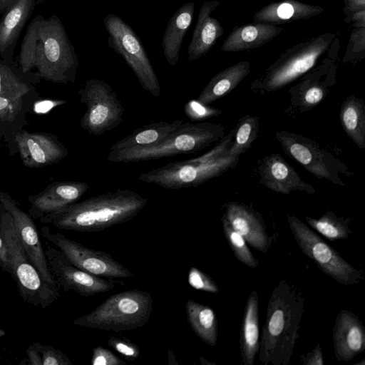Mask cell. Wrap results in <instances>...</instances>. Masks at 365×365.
<instances>
[{
	"label": "cell",
	"mask_w": 365,
	"mask_h": 365,
	"mask_svg": "<svg viewBox=\"0 0 365 365\" xmlns=\"http://www.w3.org/2000/svg\"><path fill=\"white\" fill-rule=\"evenodd\" d=\"M222 222L224 235L236 258L251 268L257 267L259 260L255 257L249 249L245 238L232 227L223 216Z\"/></svg>",
	"instance_id": "35"
},
{
	"label": "cell",
	"mask_w": 365,
	"mask_h": 365,
	"mask_svg": "<svg viewBox=\"0 0 365 365\" xmlns=\"http://www.w3.org/2000/svg\"><path fill=\"white\" fill-rule=\"evenodd\" d=\"M46 0H36V6L39 5L40 4L44 2Z\"/></svg>",
	"instance_id": "48"
},
{
	"label": "cell",
	"mask_w": 365,
	"mask_h": 365,
	"mask_svg": "<svg viewBox=\"0 0 365 365\" xmlns=\"http://www.w3.org/2000/svg\"><path fill=\"white\" fill-rule=\"evenodd\" d=\"M46 247L48 265L59 289L73 291L82 297H93L110 291L118 284L113 279L96 276L76 267L48 241Z\"/></svg>",
	"instance_id": "14"
},
{
	"label": "cell",
	"mask_w": 365,
	"mask_h": 365,
	"mask_svg": "<svg viewBox=\"0 0 365 365\" xmlns=\"http://www.w3.org/2000/svg\"><path fill=\"white\" fill-rule=\"evenodd\" d=\"M344 21L353 27H365V9L345 16Z\"/></svg>",
	"instance_id": "43"
},
{
	"label": "cell",
	"mask_w": 365,
	"mask_h": 365,
	"mask_svg": "<svg viewBox=\"0 0 365 365\" xmlns=\"http://www.w3.org/2000/svg\"><path fill=\"white\" fill-rule=\"evenodd\" d=\"M223 217L255 250L266 253L273 240L269 237L262 215L243 203L230 202L225 205Z\"/></svg>",
	"instance_id": "18"
},
{
	"label": "cell",
	"mask_w": 365,
	"mask_h": 365,
	"mask_svg": "<svg viewBox=\"0 0 365 365\" xmlns=\"http://www.w3.org/2000/svg\"><path fill=\"white\" fill-rule=\"evenodd\" d=\"M235 134L229 150L231 156L240 157L256 140L259 130L257 117L246 115L242 117L235 127Z\"/></svg>",
	"instance_id": "34"
},
{
	"label": "cell",
	"mask_w": 365,
	"mask_h": 365,
	"mask_svg": "<svg viewBox=\"0 0 365 365\" xmlns=\"http://www.w3.org/2000/svg\"><path fill=\"white\" fill-rule=\"evenodd\" d=\"M250 66L249 61H242L219 72L208 82L197 100L209 105L229 93L250 73Z\"/></svg>",
	"instance_id": "28"
},
{
	"label": "cell",
	"mask_w": 365,
	"mask_h": 365,
	"mask_svg": "<svg viewBox=\"0 0 365 365\" xmlns=\"http://www.w3.org/2000/svg\"><path fill=\"white\" fill-rule=\"evenodd\" d=\"M260 182L269 190L282 194L299 190L313 195L314 187L304 181L294 169L278 153L265 156L257 168Z\"/></svg>",
	"instance_id": "19"
},
{
	"label": "cell",
	"mask_w": 365,
	"mask_h": 365,
	"mask_svg": "<svg viewBox=\"0 0 365 365\" xmlns=\"http://www.w3.org/2000/svg\"><path fill=\"white\" fill-rule=\"evenodd\" d=\"M194 9V2L183 4L175 12L167 24L163 36L162 48L167 62L171 66H175L179 61L181 45L192 24Z\"/></svg>",
	"instance_id": "26"
},
{
	"label": "cell",
	"mask_w": 365,
	"mask_h": 365,
	"mask_svg": "<svg viewBox=\"0 0 365 365\" xmlns=\"http://www.w3.org/2000/svg\"><path fill=\"white\" fill-rule=\"evenodd\" d=\"M151 294L138 289L114 294L73 324L105 331H130L145 326L153 312Z\"/></svg>",
	"instance_id": "7"
},
{
	"label": "cell",
	"mask_w": 365,
	"mask_h": 365,
	"mask_svg": "<svg viewBox=\"0 0 365 365\" xmlns=\"http://www.w3.org/2000/svg\"><path fill=\"white\" fill-rule=\"evenodd\" d=\"M361 364V362H359V363H356V364ZM364 364H365V361H364V360H363V363H362V364H363V365H364Z\"/></svg>",
	"instance_id": "50"
},
{
	"label": "cell",
	"mask_w": 365,
	"mask_h": 365,
	"mask_svg": "<svg viewBox=\"0 0 365 365\" xmlns=\"http://www.w3.org/2000/svg\"><path fill=\"white\" fill-rule=\"evenodd\" d=\"M37 82L22 73L16 62L8 63L0 58V97L17 98L36 90Z\"/></svg>",
	"instance_id": "32"
},
{
	"label": "cell",
	"mask_w": 365,
	"mask_h": 365,
	"mask_svg": "<svg viewBox=\"0 0 365 365\" xmlns=\"http://www.w3.org/2000/svg\"><path fill=\"white\" fill-rule=\"evenodd\" d=\"M235 128L210 151L195 158L171 162L165 165L142 173L139 180L165 189L197 187L233 168L239 157L231 156Z\"/></svg>",
	"instance_id": "4"
},
{
	"label": "cell",
	"mask_w": 365,
	"mask_h": 365,
	"mask_svg": "<svg viewBox=\"0 0 365 365\" xmlns=\"http://www.w3.org/2000/svg\"><path fill=\"white\" fill-rule=\"evenodd\" d=\"M5 335V331L2 329H0V338Z\"/></svg>",
	"instance_id": "49"
},
{
	"label": "cell",
	"mask_w": 365,
	"mask_h": 365,
	"mask_svg": "<svg viewBox=\"0 0 365 365\" xmlns=\"http://www.w3.org/2000/svg\"><path fill=\"white\" fill-rule=\"evenodd\" d=\"M275 137L284 153L300 163L318 179H324L340 186L344 185L341 173L348 175L349 170L331 153L323 150L314 140L301 134L282 130Z\"/></svg>",
	"instance_id": "12"
},
{
	"label": "cell",
	"mask_w": 365,
	"mask_h": 365,
	"mask_svg": "<svg viewBox=\"0 0 365 365\" xmlns=\"http://www.w3.org/2000/svg\"><path fill=\"white\" fill-rule=\"evenodd\" d=\"M28 356V364L31 365H42L41 356L34 344L30 345L26 349Z\"/></svg>",
	"instance_id": "45"
},
{
	"label": "cell",
	"mask_w": 365,
	"mask_h": 365,
	"mask_svg": "<svg viewBox=\"0 0 365 365\" xmlns=\"http://www.w3.org/2000/svg\"><path fill=\"white\" fill-rule=\"evenodd\" d=\"M33 344L41 354L42 365H72L70 359L60 349L39 342Z\"/></svg>",
	"instance_id": "38"
},
{
	"label": "cell",
	"mask_w": 365,
	"mask_h": 365,
	"mask_svg": "<svg viewBox=\"0 0 365 365\" xmlns=\"http://www.w3.org/2000/svg\"><path fill=\"white\" fill-rule=\"evenodd\" d=\"M335 33H325L304 40L282 53L252 84V88L274 91L297 80L316 65L331 48Z\"/></svg>",
	"instance_id": "8"
},
{
	"label": "cell",
	"mask_w": 365,
	"mask_h": 365,
	"mask_svg": "<svg viewBox=\"0 0 365 365\" xmlns=\"http://www.w3.org/2000/svg\"><path fill=\"white\" fill-rule=\"evenodd\" d=\"M187 322L195 334L210 346L217 341V319L212 308L188 299L185 304Z\"/></svg>",
	"instance_id": "30"
},
{
	"label": "cell",
	"mask_w": 365,
	"mask_h": 365,
	"mask_svg": "<svg viewBox=\"0 0 365 365\" xmlns=\"http://www.w3.org/2000/svg\"><path fill=\"white\" fill-rule=\"evenodd\" d=\"M287 219L301 251L323 273L344 285L358 284L364 279L361 271L353 267L336 250L299 219L291 215H288Z\"/></svg>",
	"instance_id": "9"
},
{
	"label": "cell",
	"mask_w": 365,
	"mask_h": 365,
	"mask_svg": "<svg viewBox=\"0 0 365 365\" xmlns=\"http://www.w3.org/2000/svg\"><path fill=\"white\" fill-rule=\"evenodd\" d=\"M0 237L6 251V267L19 292L27 303L41 309L51 305L60 289L45 282L28 258L15 229L11 215L0 203Z\"/></svg>",
	"instance_id": "6"
},
{
	"label": "cell",
	"mask_w": 365,
	"mask_h": 365,
	"mask_svg": "<svg viewBox=\"0 0 365 365\" xmlns=\"http://www.w3.org/2000/svg\"><path fill=\"white\" fill-rule=\"evenodd\" d=\"M148 199L130 189H118L69 204L38 219L61 230L101 232L135 217Z\"/></svg>",
	"instance_id": "2"
},
{
	"label": "cell",
	"mask_w": 365,
	"mask_h": 365,
	"mask_svg": "<svg viewBox=\"0 0 365 365\" xmlns=\"http://www.w3.org/2000/svg\"><path fill=\"white\" fill-rule=\"evenodd\" d=\"M259 298L253 290L247 298L240 332V348L244 365H253L259 350Z\"/></svg>",
	"instance_id": "27"
},
{
	"label": "cell",
	"mask_w": 365,
	"mask_h": 365,
	"mask_svg": "<svg viewBox=\"0 0 365 365\" xmlns=\"http://www.w3.org/2000/svg\"><path fill=\"white\" fill-rule=\"evenodd\" d=\"M91 364L93 365H125L124 361L102 346H98L93 349Z\"/></svg>",
	"instance_id": "41"
},
{
	"label": "cell",
	"mask_w": 365,
	"mask_h": 365,
	"mask_svg": "<svg viewBox=\"0 0 365 365\" xmlns=\"http://www.w3.org/2000/svg\"><path fill=\"white\" fill-rule=\"evenodd\" d=\"M182 123V120H175L172 122L160 121L150 123L116 142L110 147V150L154 144L176 130Z\"/></svg>",
	"instance_id": "31"
},
{
	"label": "cell",
	"mask_w": 365,
	"mask_h": 365,
	"mask_svg": "<svg viewBox=\"0 0 365 365\" xmlns=\"http://www.w3.org/2000/svg\"><path fill=\"white\" fill-rule=\"evenodd\" d=\"M225 136L224 127L210 122H185L158 143L118 150H110L107 160L132 163L156 160L180 154L195 153Z\"/></svg>",
	"instance_id": "5"
},
{
	"label": "cell",
	"mask_w": 365,
	"mask_h": 365,
	"mask_svg": "<svg viewBox=\"0 0 365 365\" xmlns=\"http://www.w3.org/2000/svg\"><path fill=\"white\" fill-rule=\"evenodd\" d=\"M304 312V297L294 284L282 279L272 290L259 340L263 365H289Z\"/></svg>",
	"instance_id": "3"
},
{
	"label": "cell",
	"mask_w": 365,
	"mask_h": 365,
	"mask_svg": "<svg viewBox=\"0 0 365 365\" xmlns=\"http://www.w3.org/2000/svg\"><path fill=\"white\" fill-rule=\"evenodd\" d=\"M39 98L36 91L17 98L0 97V139L4 138L10 155L16 153V134L28 123L26 113Z\"/></svg>",
	"instance_id": "21"
},
{
	"label": "cell",
	"mask_w": 365,
	"mask_h": 365,
	"mask_svg": "<svg viewBox=\"0 0 365 365\" xmlns=\"http://www.w3.org/2000/svg\"><path fill=\"white\" fill-rule=\"evenodd\" d=\"M16 63L34 78L54 83H74L79 60L61 19L36 15L29 22Z\"/></svg>",
	"instance_id": "1"
},
{
	"label": "cell",
	"mask_w": 365,
	"mask_h": 365,
	"mask_svg": "<svg viewBox=\"0 0 365 365\" xmlns=\"http://www.w3.org/2000/svg\"><path fill=\"white\" fill-rule=\"evenodd\" d=\"M189 284L195 289L217 293L219 287L215 282L207 274L196 267H191L188 272Z\"/></svg>",
	"instance_id": "39"
},
{
	"label": "cell",
	"mask_w": 365,
	"mask_h": 365,
	"mask_svg": "<svg viewBox=\"0 0 365 365\" xmlns=\"http://www.w3.org/2000/svg\"><path fill=\"white\" fill-rule=\"evenodd\" d=\"M301 361L304 365H323L322 351L319 343L311 351L302 356Z\"/></svg>",
	"instance_id": "42"
},
{
	"label": "cell",
	"mask_w": 365,
	"mask_h": 365,
	"mask_svg": "<svg viewBox=\"0 0 365 365\" xmlns=\"http://www.w3.org/2000/svg\"><path fill=\"white\" fill-rule=\"evenodd\" d=\"M343 11L345 16L365 9V0H343Z\"/></svg>",
	"instance_id": "44"
},
{
	"label": "cell",
	"mask_w": 365,
	"mask_h": 365,
	"mask_svg": "<svg viewBox=\"0 0 365 365\" xmlns=\"http://www.w3.org/2000/svg\"><path fill=\"white\" fill-rule=\"evenodd\" d=\"M324 11L319 5L305 4L297 0H282L272 2L255 12L254 23H262L276 26L277 24L308 19Z\"/></svg>",
	"instance_id": "24"
},
{
	"label": "cell",
	"mask_w": 365,
	"mask_h": 365,
	"mask_svg": "<svg viewBox=\"0 0 365 365\" xmlns=\"http://www.w3.org/2000/svg\"><path fill=\"white\" fill-rule=\"evenodd\" d=\"M40 235L55 245L73 265L85 272L110 279L133 275L108 253L86 247L61 233L52 232L48 227H42Z\"/></svg>",
	"instance_id": "13"
},
{
	"label": "cell",
	"mask_w": 365,
	"mask_h": 365,
	"mask_svg": "<svg viewBox=\"0 0 365 365\" xmlns=\"http://www.w3.org/2000/svg\"><path fill=\"white\" fill-rule=\"evenodd\" d=\"M16 1V0H0V14H3Z\"/></svg>",
	"instance_id": "47"
},
{
	"label": "cell",
	"mask_w": 365,
	"mask_h": 365,
	"mask_svg": "<svg viewBox=\"0 0 365 365\" xmlns=\"http://www.w3.org/2000/svg\"><path fill=\"white\" fill-rule=\"evenodd\" d=\"M305 220L311 227L332 241L347 239L351 234L350 219L338 217L332 210H327L319 219L307 216Z\"/></svg>",
	"instance_id": "33"
},
{
	"label": "cell",
	"mask_w": 365,
	"mask_h": 365,
	"mask_svg": "<svg viewBox=\"0 0 365 365\" xmlns=\"http://www.w3.org/2000/svg\"><path fill=\"white\" fill-rule=\"evenodd\" d=\"M90 188V185L79 181L54 182L41 192L28 197L29 214L40 219L69 204L78 201Z\"/></svg>",
	"instance_id": "17"
},
{
	"label": "cell",
	"mask_w": 365,
	"mask_h": 365,
	"mask_svg": "<svg viewBox=\"0 0 365 365\" xmlns=\"http://www.w3.org/2000/svg\"><path fill=\"white\" fill-rule=\"evenodd\" d=\"M103 24L109 36L108 45L120 55L133 70L143 88L155 97L160 95L158 76L140 38L120 16L108 14Z\"/></svg>",
	"instance_id": "10"
},
{
	"label": "cell",
	"mask_w": 365,
	"mask_h": 365,
	"mask_svg": "<svg viewBox=\"0 0 365 365\" xmlns=\"http://www.w3.org/2000/svg\"><path fill=\"white\" fill-rule=\"evenodd\" d=\"M283 31L274 25L252 23L235 27L221 46L224 52L248 51L264 46Z\"/></svg>",
	"instance_id": "25"
},
{
	"label": "cell",
	"mask_w": 365,
	"mask_h": 365,
	"mask_svg": "<svg viewBox=\"0 0 365 365\" xmlns=\"http://www.w3.org/2000/svg\"><path fill=\"white\" fill-rule=\"evenodd\" d=\"M342 128L349 138L361 148L365 149V103L351 95L341 104L339 113Z\"/></svg>",
	"instance_id": "29"
},
{
	"label": "cell",
	"mask_w": 365,
	"mask_h": 365,
	"mask_svg": "<svg viewBox=\"0 0 365 365\" xmlns=\"http://www.w3.org/2000/svg\"><path fill=\"white\" fill-rule=\"evenodd\" d=\"M0 203L11 215L20 241L32 264L45 282L57 286L49 269L40 233L33 218L22 210L16 201L5 192L0 191Z\"/></svg>",
	"instance_id": "15"
},
{
	"label": "cell",
	"mask_w": 365,
	"mask_h": 365,
	"mask_svg": "<svg viewBox=\"0 0 365 365\" xmlns=\"http://www.w3.org/2000/svg\"><path fill=\"white\" fill-rule=\"evenodd\" d=\"M220 4V1L212 0L205 1L201 6L187 49L189 61L197 60L208 53L224 34V28L219 21L211 16Z\"/></svg>",
	"instance_id": "23"
},
{
	"label": "cell",
	"mask_w": 365,
	"mask_h": 365,
	"mask_svg": "<svg viewBox=\"0 0 365 365\" xmlns=\"http://www.w3.org/2000/svg\"><path fill=\"white\" fill-rule=\"evenodd\" d=\"M0 264L6 269V251L4 242L0 237Z\"/></svg>",
	"instance_id": "46"
},
{
	"label": "cell",
	"mask_w": 365,
	"mask_h": 365,
	"mask_svg": "<svg viewBox=\"0 0 365 365\" xmlns=\"http://www.w3.org/2000/svg\"><path fill=\"white\" fill-rule=\"evenodd\" d=\"M80 102L86 104L80 126L98 136L123 123L125 109L112 87L103 80L89 78L78 91Z\"/></svg>",
	"instance_id": "11"
},
{
	"label": "cell",
	"mask_w": 365,
	"mask_h": 365,
	"mask_svg": "<svg viewBox=\"0 0 365 365\" xmlns=\"http://www.w3.org/2000/svg\"><path fill=\"white\" fill-rule=\"evenodd\" d=\"M365 56V27H354L352 29L343 62L359 61Z\"/></svg>",
	"instance_id": "36"
},
{
	"label": "cell",
	"mask_w": 365,
	"mask_h": 365,
	"mask_svg": "<svg viewBox=\"0 0 365 365\" xmlns=\"http://www.w3.org/2000/svg\"><path fill=\"white\" fill-rule=\"evenodd\" d=\"M107 344L128 360H135L140 356V348L128 339L111 336Z\"/></svg>",
	"instance_id": "40"
},
{
	"label": "cell",
	"mask_w": 365,
	"mask_h": 365,
	"mask_svg": "<svg viewBox=\"0 0 365 365\" xmlns=\"http://www.w3.org/2000/svg\"><path fill=\"white\" fill-rule=\"evenodd\" d=\"M334 349L338 361H349L365 349V330L355 313L341 309L333 328Z\"/></svg>",
	"instance_id": "20"
},
{
	"label": "cell",
	"mask_w": 365,
	"mask_h": 365,
	"mask_svg": "<svg viewBox=\"0 0 365 365\" xmlns=\"http://www.w3.org/2000/svg\"><path fill=\"white\" fill-rule=\"evenodd\" d=\"M184 112L193 121L216 117L222 113L221 110L203 104L197 99L188 101L184 106Z\"/></svg>",
	"instance_id": "37"
},
{
	"label": "cell",
	"mask_w": 365,
	"mask_h": 365,
	"mask_svg": "<svg viewBox=\"0 0 365 365\" xmlns=\"http://www.w3.org/2000/svg\"><path fill=\"white\" fill-rule=\"evenodd\" d=\"M14 146L23 164L30 168L58 163L68 155V149L55 135L31 133L24 128L16 134Z\"/></svg>",
	"instance_id": "16"
},
{
	"label": "cell",
	"mask_w": 365,
	"mask_h": 365,
	"mask_svg": "<svg viewBox=\"0 0 365 365\" xmlns=\"http://www.w3.org/2000/svg\"><path fill=\"white\" fill-rule=\"evenodd\" d=\"M36 0H16L0 19V58L11 63L23 31L36 6Z\"/></svg>",
	"instance_id": "22"
}]
</instances>
